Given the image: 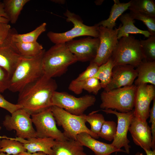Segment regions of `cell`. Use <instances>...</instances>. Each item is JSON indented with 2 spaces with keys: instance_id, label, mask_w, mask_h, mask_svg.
Segmentation results:
<instances>
[{
  "instance_id": "obj_1",
  "label": "cell",
  "mask_w": 155,
  "mask_h": 155,
  "mask_svg": "<svg viewBox=\"0 0 155 155\" xmlns=\"http://www.w3.org/2000/svg\"><path fill=\"white\" fill-rule=\"evenodd\" d=\"M57 85L53 78L43 75L20 92L17 104L31 116L53 106L52 98Z\"/></svg>"
},
{
  "instance_id": "obj_2",
  "label": "cell",
  "mask_w": 155,
  "mask_h": 155,
  "mask_svg": "<svg viewBox=\"0 0 155 155\" xmlns=\"http://www.w3.org/2000/svg\"><path fill=\"white\" fill-rule=\"evenodd\" d=\"M45 51L32 57H20L10 79L8 89L19 92L25 87L42 76L44 73L42 60Z\"/></svg>"
},
{
  "instance_id": "obj_3",
  "label": "cell",
  "mask_w": 155,
  "mask_h": 155,
  "mask_svg": "<svg viewBox=\"0 0 155 155\" xmlns=\"http://www.w3.org/2000/svg\"><path fill=\"white\" fill-rule=\"evenodd\" d=\"M77 61L65 43L55 44L45 51L42 60L44 75L53 78L64 74L68 67Z\"/></svg>"
},
{
  "instance_id": "obj_4",
  "label": "cell",
  "mask_w": 155,
  "mask_h": 155,
  "mask_svg": "<svg viewBox=\"0 0 155 155\" xmlns=\"http://www.w3.org/2000/svg\"><path fill=\"white\" fill-rule=\"evenodd\" d=\"M111 58L114 66L129 65L137 67L144 59L140 40L131 35L121 38Z\"/></svg>"
},
{
  "instance_id": "obj_5",
  "label": "cell",
  "mask_w": 155,
  "mask_h": 155,
  "mask_svg": "<svg viewBox=\"0 0 155 155\" xmlns=\"http://www.w3.org/2000/svg\"><path fill=\"white\" fill-rule=\"evenodd\" d=\"M136 86L134 84L108 91L104 90L100 94V108L110 109L126 113L134 109V101Z\"/></svg>"
},
{
  "instance_id": "obj_6",
  "label": "cell",
  "mask_w": 155,
  "mask_h": 155,
  "mask_svg": "<svg viewBox=\"0 0 155 155\" xmlns=\"http://www.w3.org/2000/svg\"><path fill=\"white\" fill-rule=\"evenodd\" d=\"M64 15L67 17V22H72L73 27L70 30L63 33L49 32L47 33V36L55 44L66 43L76 37L80 36L98 38L99 26L98 24L91 26L86 25L83 24L82 20L78 15L68 10Z\"/></svg>"
},
{
  "instance_id": "obj_7",
  "label": "cell",
  "mask_w": 155,
  "mask_h": 155,
  "mask_svg": "<svg viewBox=\"0 0 155 155\" xmlns=\"http://www.w3.org/2000/svg\"><path fill=\"white\" fill-rule=\"evenodd\" d=\"M51 109L56 123L62 127L63 133L68 139L76 140L77 135L83 132L88 133L95 139L99 138L87 127L85 114L80 115H73L55 106H52Z\"/></svg>"
},
{
  "instance_id": "obj_8",
  "label": "cell",
  "mask_w": 155,
  "mask_h": 155,
  "mask_svg": "<svg viewBox=\"0 0 155 155\" xmlns=\"http://www.w3.org/2000/svg\"><path fill=\"white\" fill-rule=\"evenodd\" d=\"M96 100L93 95L87 94L76 97L66 92L56 91L53 94L52 103L53 106L62 108L71 114L80 115L94 105Z\"/></svg>"
},
{
  "instance_id": "obj_9",
  "label": "cell",
  "mask_w": 155,
  "mask_h": 155,
  "mask_svg": "<svg viewBox=\"0 0 155 155\" xmlns=\"http://www.w3.org/2000/svg\"><path fill=\"white\" fill-rule=\"evenodd\" d=\"M31 116L36 129V137L51 138L59 141L68 139L57 127L51 107Z\"/></svg>"
},
{
  "instance_id": "obj_10",
  "label": "cell",
  "mask_w": 155,
  "mask_h": 155,
  "mask_svg": "<svg viewBox=\"0 0 155 155\" xmlns=\"http://www.w3.org/2000/svg\"><path fill=\"white\" fill-rule=\"evenodd\" d=\"M30 116L21 108L11 116L6 115L3 124L8 131L15 130L17 137L25 139L36 137V130L33 126Z\"/></svg>"
},
{
  "instance_id": "obj_11",
  "label": "cell",
  "mask_w": 155,
  "mask_h": 155,
  "mask_svg": "<svg viewBox=\"0 0 155 155\" xmlns=\"http://www.w3.org/2000/svg\"><path fill=\"white\" fill-rule=\"evenodd\" d=\"M119 28L111 29L102 26L98 28L100 44L96 57L92 61L99 66L105 63L111 57L118 42Z\"/></svg>"
},
{
  "instance_id": "obj_12",
  "label": "cell",
  "mask_w": 155,
  "mask_h": 155,
  "mask_svg": "<svg viewBox=\"0 0 155 155\" xmlns=\"http://www.w3.org/2000/svg\"><path fill=\"white\" fill-rule=\"evenodd\" d=\"M101 110L107 114H114L117 118L116 132L111 144L119 149L123 148L125 153L129 154L131 146L129 144L130 141L127 138V134L131 119L134 115V109L126 113L110 109Z\"/></svg>"
},
{
  "instance_id": "obj_13",
  "label": "cell",
  "mask_w": 155,
  "mask_h": 155,
  "mask_svg": "<svg viewBox=\"0 0 155 155\" xmlns=\"http://www.w3.org/2000/svg\"><path fill=\"white\" fill-rule=\"evenodd\" d=\"M155 98L154 86L146 84L136 86L134 101V117L140 121H147L149 117L150 103Z\"/></svg>"
},
{
  "instance_id": "obj_14",
  "label": "cell",
  "mask_w": 155,
  "mask_h": 155,
  "mask_svg": "<svg viewBox=\"0 0 155 155\" xmlns=\"http://www.w3.org/2000/svg\"><path fill=\"white\" fill-rule=\"evenodd\" d=\"M65 43L77 61L90 62L96 57L100 40L98 38L88 36L78 40L73 39Z\"/></svg>"
},
{
  "instance_id": "obj_15",
  "label": "cell",
  "mask_w": 155,
  "mask_h": 155,
  "mask_svg": "<svg viewBox=\"0 0 155 155\" xmlns=\"http://www.w3.org/2000/svg\"><path fill=\"white\" fill-rule=\"evenodd\" d=\"M11 33L0 44V67L7 72L10 80L21 56L15 43L11 39Z\"/></svg>"
},
{
  "instance_id": "obj_16",
  "label": "cell",
  "mask_w": 155,
  "mask_h": 155,
  "mask_svg": "<svg viewBox=\"0 0 155 155\" xmlns=\"http://www.w3.org/2000/svg\"><path fill=\"white\" fill-rule=\"evenodd\" d=\"M137 76L135 67L129 65H117L113 67L109 84L104 90L108 91L133 84Z\"/></svg>"
},
{
  "instance_id": "obj_17",
  "label": "cell",
  "mask_w": 155,
  "mask_h": 155,
  "mask_svg": "<svg viewBox=\"0 0 155 155\" xmlns=\"http://www.w3.org/2000/svg\"><path fill=\"white\" fill-rule=\"evenodd\" d=\"M129 131L136 145L142 149L151 150L152 136L151 128L147 121H140L134 115Z\"/></svg>"
},
{
  "instance_id": "obj_18",
  "label": "cell",
  "mask_w": 155,
  "mask_h": 155,
  "mask_svg": "<svg viewBox=\"0 0 155 155\" xmlns=\"http://www.w3.org/2000/svg\"><path fill=\"white\" fill-rule=\"evenodd\" d=\"M76 140L82 146L91 150L95 155H110L115 152L125 153L124 150L119 149L108 144L98 141L86 132L78 134Z\"/></svg>"
},
{
  "instance_id": "obj_19",
  "label": "cell",
  "mask_w": 155,
  "mask_h": 155,
  "mask_svg": "<svg viewBox=\"0 0 155 155\" xmlns=\"http://www.w3.org/2000/svg\"><path fill=\"white\" fill-rule=\"evenodd\" d=\"M11 138L22 143L26 152L30 154L42 152L52 155V148L55 143V140L51 138L34 137L25 139L16 137Z\"/></svg>"
},
{
  "instance_id": "obj_20",
  "label": "cell",
  "mask_w": 155,
  "mask_h": 155,
  "mask_svg": "<svg viewBox=\"0 0 155 155\" xmlns=\"http://www.w3.org/2000/svg\"><path fill=\"white\" fill-rule=\"evenodd\" d=\"M55 140L52 155H88L84 152L83 146L77 140Z\"/></svg>"
},
{
  "instance_id": "obj_21",
  "label": "cell",
  "mask_w": 155,
  "mask_h": 155,
  "mask_svg": "<svg viewBox=\"0 0 155 155\" xmlns=\"http://www.w3.org/2000/svg\"><path fill=\"white\" fill-rule=\"evenodd\" d=\"M137 78L134 85L137 86L149 83L155 85V61H148L144 59L137 67Z\"/></svg>"
},
{
  "instance_id": "obj_22",
  "label": "cell",
  "mask_w": 155,
  "mask_h": 155,
  "mask_svg": "<svg viewBox=\"0 0 155 155\" xmlns=\"http://www.w3.org/2000/svg\"><path fill=\"white\" fill-rule=\"evenodd\" d=\"M134 20L130 13L122 14L120 17L119 20L122 25L120 24L119 27L118 40L123 37L128 36L129 34H140L147 38L151 35L148 30H142L137 28L134 24Z\"/></svg>"
},
{
  "instance_id": "obj_23",
  "label": "cell",
  "mask_w": 155,
  "mask_h": 155,
  "mask_svg": "<svg viewBox=\"0 0 155 155\" xmlns=\"http://www.w3.org/2000/svg\"><path fill=\"white\" fill-rule=\"evenodd\" d=\"M102 88L99 80L94 77L84 80H73L68 87L70 90L76 94H80L83 90H85L89 93L96 95Z\"/></svg>"
},
{
  "instance_id": "obj_24",
  "label": "cell",
  "mask_w": 155,
  "mask_h": 155,
  "mask_svg": "<svg viewBox=\"0 0 155 155\" xmlns=\"http://www.w3.org/2000/svg\"><path fill=\"white\" fill-rule=\"evenodd\" d=\"M114 3L112 6L108 18L103 20L98 24L107 28L113 29L116 26V22L117 18L127 9L130 5V1L127 3H120L118 0H114Z\"/></svg>"
},
{
  "instance_id": "obj_25",
  "label": "cell",
  "mask_w": 155,
  "mask_h": 155,
  "mask_svg": "<svg viewBox=\"0 0 155 155\" xmlns=\"http://www.w3.org/2000/svg\"><path fill=\"white\" fill-rule=\"evenodd\" d=\"M29 0H4L3 1L5 12L11 24L16 23L24 6Z\"/></svg>"
},
{
  "instance_id": "obj_26",
  "label": "cell",
  "mask_w": 155,
  "mask_h": 155,
  "mask_svg": "<svg viewBox=\"0 0 155 155\" xmlns=\"http://www.w3.org/2000/svg\"><path fill=\"white\" fill-rule=\"evenodd\" d=\"M128 9L130 11L155 17V3L153 0H132Z\"/></svg>"
},
{
  "instance_id": "obj_27",
  "label": "cell",
  "mask_w": 155,
  "mask_h": 155,
  "mask_svg": "<svg viewBox=\"0 0 155 155\" xmlns=\"http://www.w3.org/2000/svg\"><path fill=\"white\" fill-rule=\"evenodd\" d=\"M46 24L44 22L33 30L24 34L13 33L11 34L12 40L15 43H28L36 41L39 36L46 30Z\"/></svg>"
},
{
  "instance_id": "obj_28",
  "label": "cell",
  "mask_w": 155,
  "mask_h": 155,
  "mask_svg": "<svg viewBox=\"0 0 155 155\" xmlns=\"http://www.w3.org/2000/svg\"><path fill=\"white\" fill-rule=\"evenodd\" d=\"M0 152L9 155H19L26 150L22 143L8 137L0 140Z\"/></svg>"
},
{
  "instance_id": "obj_29",
  "label": "cell",
  "mask_w": 155,
  "mask_h": 155,
  "mask_svg": "<svg viewBox=\"0 0 155 155\" xmlns=\"http://www.w3.org/2000/svg\"><path fill=\"white\" fill-rule=\"evenodd\" d=\"M21 56L32 57L41 53L44 50L42 45L36 41L28 43H15Z\"/></svg>"
},
{
  "instance_id": "obj_30",
  "label": "cell",
  "mask_w": 155,
  "mask_h": 155,
  "mask_svg": "<svg viewBox=\"0 0 155 155\" xmlns=\"http://www.w3.org/2000/svg\"><path fill=\"white\" fill-rule=\"evenodd\" d=\"M114 66L111 58L105 63L99 66L97 72L94 77L99 80L102 88L104 89L109 84Z\"/></svg>"
},
{
  "instance_id": "obj_31",
  "label": "cell",
  "mask_w": 155,
  "mask_h": 155,
  "mask_svg": "<svg viewBox=\"0 0 155 155\" xmlns=\"http://www.w3.org/2000/svg\"><path fill=\"white\" fill-rule=\"evenodd\" d=\"M98 111H92L88 115L85 114L86 122L90 125V130L94 133L98 135L102 126L105 121L103 115L97 113Z\"/></svg>"
},
{
  "instance_id": "obj_32",
  "label": "cell",
  "mask_w": 155,
  "mask_h": 155,
  "mask_svg": "<svg viewBox=\"0 0 155 155\" xmlns=\"http://www.w3.org/2000/svg\"><path fill=\"white\" fill-rule=\"evenodd\" d=\"M140 41L144 59L148 61H155V36L150 35L147 39Z\"/></svg>"
},
{
  "instance_id": "obj_33",
  "label": "cell",
  "mask_w": 155,
  "mask_h": 155,
  "mask_svg": "<svg viewBox=\"0 0 155 155\" xmlns=\"http://www.w3.org/2000/svg\"><path fill=\"white\" fill-rule=\"evenodd\" d=\"M117 127V125L114 121H105L98 135L107 141H113L116 134Z\"/></svg>"
},
{
  "instance_id": "obj_34",
  "label": "cell",
  "mask_w": 155,
  "mask_h": 155,
  "mask_svg": "<svg viewBox=\"0 0 155 155\" xmlns=\"http://www.w3.org/2000/svg\"><path fill=\"white\" fill-rule=\"evenodd\" d=\"M129 13L134 19L142 22L148 28V30L151 35L155 36V17L145 14L130 11Z\"/></svg>"
},
{
  "instance_id": "obj_35",
  "label": "cell",
  "mask_w": 155,
  "mask_h": 155,
  "mask_svg": "<svg viewBox=\"0 0 155 155\" xmlns=\"http://www.w3.org/2000/svg\"><path fill=\"white\" fill-rule=\"evenodd\" d=\"M99 67L96 63L90 61L86 69L74 80L76 81L84 80L93 77L97 72Z\"/></svg>"
},
{
  "instance_id": "obj_36",
  "label": "cell",
  "mask_w": 155,
  "mask_h": 155,
  "mask_svg": "<svg viewBox=\"0 0 155 155\" xmlns=\"http://www.w3.org/2000/svg\"><path fill=\"white\" fill-rule=\"evenodd\" d=\"M149 117L150 123H151V128L152 139L151 142V149H155V98L153 100L152 108L150 109Z\"/></svg>"
},
{
  "instance_id": "obj_37",
  "label": "cell",
  "mask_w": 155,
  "mask_h": 155,
  "mask_svg": "<svg viewBox=\"0 0 155 155\" xmlns=\"http://www.w3.org/2000/svg\"><path fill=\"white\" fill-rule=\"evenodd\" d=\"M0 92V108L7 110L11 114L17 110L22 108L20 105L12 103L5 99Z\"/></svg>"
},
{
  "instance_id": "obj_38",
  "label": "cell",
  "mask_w": 155,
  "mask_h": 155,
  "mask_svg": "<svg viewBox=\"0 0 155 155\" xmlns=\"http://www.w3.org/2000/svg\"><path fill=\"white\" fill-rule=\"evenodd\" d=\"M10 78L7 72L0 67V92L8 89Z\"/></svg>"
},
{
  "instance_id": "obj_39",
  "label": "cell",
  "mask_w": 155,
  "mask_h": 155,
  "mask_svg": "<svg viewBox=\"0 0 155 155\" xmlns=\"http://www.w3.org/2000/svg\"><path fill=\"white\" fill-rule=\"evenodd\" d=\"M11 32V26L9 24L0 22V44L5 42Z\"/></svg>"
},
{
  "instance_id": "obj_40",
  "label": "cell",
  "mask_w": 155,
  "mask_h": 155,
  "mask_svg": "<svg viewBox=\"0 0 155 155\" xmlns=\"http://www.w3.org/2000/svg\"><path fill=\"white\" fill-rule=\"evenodd\" d=\"M9 22L8 18L5 12L3 2L0 1V22L8 24Z\"/></svg>"
},
{
  "instance_id": "obj_41",
  "label": "cell",
  "mask_w": 155,
  "mask_h": 155,
  "mask_svg": "<svg viewBox=\"0 0 155 155\" xmlns=\"http://www.w3.org/2000/svg\"><path fill=\"white\" fill-rule=\"evenodd\" d=\"M19 155H48L42 152H38L32 154H30L26 152H23L19 154Z\"/></svg>"
},
{
  "instance_id": "obj_42",
  "label": "cell",
  "mask_w": 155,
  "mask_h": 155,
  "mask_svg": "<svg viewBox=\"0 0 155 155\" xmlns=\"http://www.w3.org/2000/svg\"><path fill=\"white\" fill-rule=\"evenodd\" d=\"M145 152L146 155H155V149L151 150H147L145 148L143 149Z\"/></svg>"
},
{
  "instance_id": "obj_43",
  "label": "cell",
  "mask_w": 155,
  "mask_h": 155,
  "mask_svg": "<svg viewBox=\"0 0 155 155\" xmlns=\"http://www.w3.org/2000/svg\"><path fill=\"white\" fill-rule=\"evenodd\" d=\"M51 1L55 3L60 4H64L65 2V1L63 0H53Z\"/></svg>"
},
{
  "instance_id": "obj_44",
  "label": "cell",
  "mask_w": 155,
  "mask_h": 155,
  "mask_svg": "<svg viewBox=\"0 0 155 155\" xmlns=\"http://www.w3.org/2000/svg\"><path fill=\"white\" fill-rule=\"evenodd\" d=\"M1 129V127L0 126V130ZM8 137L5 136H1L0 135V140L3 138H7Z\"/></svg>"
},
{
  "instance_id": "obj_45",
  "label": "cell",
  "mask_w": 155,
  "mask_h": 155,
  "mask_svg": "<svg viewBox=\"0 0 155 155\" xmlns=\"http://www.w3.org/2000/svg\"><path fill=\"white\" fill-rule=\"evenodd\" d=\"M134 155H144V154L142 153L137 152Z\"/></svg>"
},
{
  "instance_id": "obj_46",
  "label": "cell",
  "mask_w": 155,
  "mask_h": 155,
  "mask_svg": "<svg viewBox=\"0 0 155 155\" xmlns=\"http://www.w3.org/2000/svg\"><path fill=\"white\" fill-rule=\"evenodd\" d=\"M0 155H9L7 154H5L4 152H0Z\"/></svg>"
}]
</instances>
